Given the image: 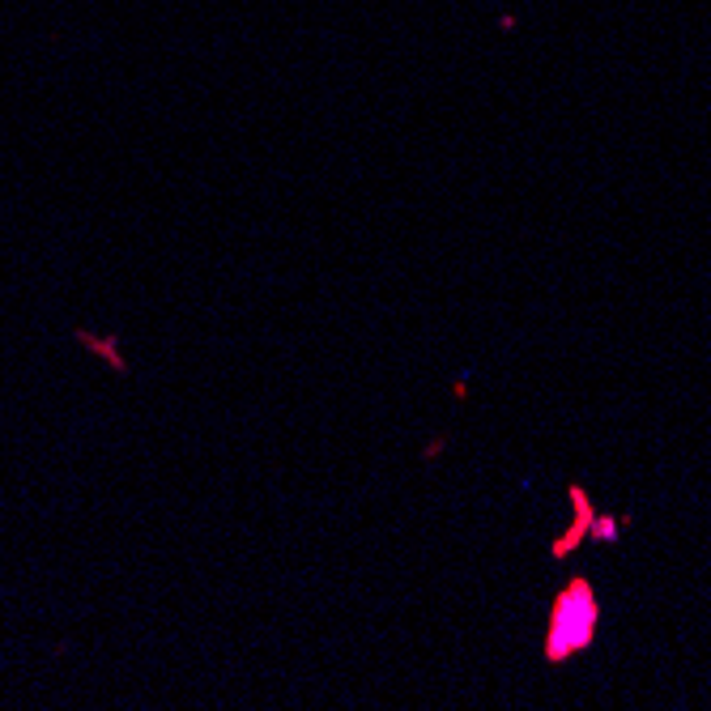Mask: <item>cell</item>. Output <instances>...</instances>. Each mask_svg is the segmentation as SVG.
Returning a JSON list of instances; mask_svg holds the SVG:
<instances>
[{
    "label": "cell",
    "mask_w": 711,
    "mask_h": 711,
    "mask_svg": "<svg viewBox=\"0 0 711 711\" xmlns=\"http://www.w3.org/2000/svg\"><path fill=\"white\" fill-rule=\"evenodd\" d=\"M596 631H601V596H596L588 576H571L550 601L541 656L550 665H567V660H576L579 652L592 648Z\"/></svg>",
    "instance_id": "1"
},
{
    "label": "cell",
    "mask_w": 711,
    "mask_h": 711,
    "mask_svg": "<svg viewBox=\"0 0 711 711\" xmlns=\"http://www.w3.org/2000/svg\"><path fill=\"white\" fill-rule=\"evenodd\" d=\"M567 499H571V524L562 528V537H554L550 541V558H571L584 545V541L592 537V519H596V503H592V494L584 490V486H571L567 490Z\"/></svg>",
    "instance_id": "2"
},
{
    "label": "cell",
    "mask_w": 711,
    "mask_h": 711,
    "mask_svg": "<svg viewBox=\"0 0 711 711\" xmlns=\"http://www.w3.org/2000/svg\"><path fill=\"white\" fill-rule=\"evenodd\" d=\"M626 524H631L626 516H601V511H596V519H592V537H588V541H617Z\"/></svg>",
    "instance_id": "3"
},
{
    "label": "cell",
    "mask_w": 711,
    "mask_h": 711,
    "mask_svg": "<svg viewBox=\"0 0 711 711\" xmlns=\"http://www.w3.org/2000/svg\"><path fill=\"white\" fill-rule=\"evenodd\" d=\"M439 452H447V435H435V439H430V443L422 447V464H426V469H430V464L439 461Z\"/></svg>",
    "instance_id": "4"
}]
</instances>
